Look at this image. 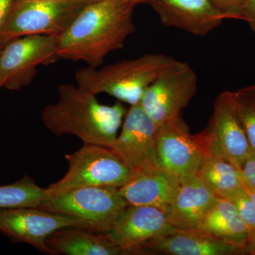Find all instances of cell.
Here are the masks:
<instances>
[{"mask_svg": "<svg viewBox=\"0 0 255 255\" xmlns=\"http://www.w3.org/2000/svg\"><path fill=\"white\" fill-rule=\"evenodd\" d=\"M42 1H77V2H80V1H79V0H42ZM81 4H82V3H81Z\"/></svg>", "mask_w": 255, "mask_h": 255, "instance_id": "d6a6232c", "label": "cell"}, {"mask_svg": "<svg viewBox=\"0 0 255 255\" xmlns=\"http://www.w3.org/2000/svg\"><path fill=\"white\" fill-rule=\"evenodd\" d=\"M16 0H0V40L5 24ZM1 47V45H0Z\"/></svg>", "mask_w": 255, "mask_h": 255, "instance_id": "4316f807", "label": "cell"}, {"mask_svg": "<svg viewBox=\"0 0 255 255\" xmlns=\"http://www.w3.org/2000/svg\"><path fill=\"white\" fill-rule=\"evenodd\" d=\"M58 36L29 35L15 38L0 52V79L3 87L18 90L36 76L37 68L60 59Z\"/></svg>", "mask_w": 255, "mask_h": 255, "instance_id": "9c48e42d", "label": "cell"}, {"mask_svg": "<svg viewBox=\"0 0 255 255\" xmlns=\"http://www.w3.org/2000/svg\"><path fill=\"white\" fill-rule=\"evenodd\" d=\"M145 251L169 255H235L248 254L246 248L233 246L198 229L172 228L145 246Z\"/></svg>", "mask_w": 255, "mask_h": 255, "instance_id": "9a60e30c", "label": "cell"}, {"mask_svg": "<svg viewBox=\"0 0 255 255\" xmlns=\"http://www.w3.org/2000/svg\"><path fill=\"white\" fill-rule=\"evenodd\" d=\"M240 174H241V171H240ZM241 179L242 182V186H243V189L244 190L246 191L247 194H248V196L251 198V201H253V204H254L255 206V189L253 187H251L248 183H247L246 181L244 180L243 177H242L241 174Z\"/></svg>", "mask_w": 255, "mask_h": 255, "instance_id": "83f0119b", "label": "cell"}, {"mask_svg": "<svg viewBox=\"0 0 255 255\" xmlns=\"http://www.w3.org/2000/svg\"><path fill=\"white\" fill-rule=\"evenodd\" d=\"M85 6L77 1L16 0L0 45L4 47L15 38L29 35L60 36Z\"/></svg>", "mask_w": 255, "mask_h": 255, "instance_id": "52a82bcc", "label": "cell"}, {"mask_svg": "<svg viewBox=\"0 0 255 255\" xmlns=\"http://www.w3.org/2000/svg\"><path fill=\"white\" fill-rule=\"evenodd\" d=\"M180 185L177 179L159 169L134 174L119 189L128 205L153 206L166 211Z\"/></svg>", "mask_w": 255, "mask_h": 255, "instance_id": "2e32d148", "label": "cell"}, {"mask_svg": "<svg viewBox=\"0 0 255 255\" xmlns=\"http://www.w3.org/2000/svg\"><path fill=\"white\" fill-rule=\"evenodd\" d=\"M196 176L217 197L228 199L243 188L240 169L214 156H204Z\"/></svg>", "mask_w": 255, "mask_h": 255, "instance_id": "ffe728a7", "label": "cell"}, {"mask_svg": "<svg viewBox=\"0 0 255 255\" xmlns=\"http://www.w3.org/2000/svg\"><path fill=\"white\" fill-rule=\"evenodd\" d=\"M128 205L115 187H82L46 194L40 209L81 220L85 228L107 234Z\"/></svg>", "mask_w": 255, "mask_h": 255, "instance_id": "277c9868", "label": "cell"}, {"mask_svg": "<svg viewBox=\"0 0 255 255\" xmlns=\"http://www.w3.org/2000/svg\"><path fill=\"white\" fill-rule=\"evenodd\" d=\"M1 87H3V82L2 80L0 79V88H1Z\"/></svg>", "mask_w": 255, "mask_h": 255, "instance_id": "836d02e7", "label": "cell"}, {"mask_svg": "<svg viewBox=\"0 0 255 255\" xmlns=\"http://www.w3.org/2000/svg\"><path fill=\"white\" fill-rule=\"evenodd\" d=\"M135 6L121 0H100L85 5L58 36L60 59L82 61L100 68L112 52L122 49L135 31Z\"/></svg>", "mask_w": 255, "mask_h": 255, "instance_id": "6da1fadb", "label": "cell"}, {"mask_svg": "<svg viewBox=\"0 0 255 255\" xmlns=\"http://www.w3.org/2000/svg\"><path fill=\"white\" fill-rule=\"evenodd\" d=\"M240 171L244 180L255 189V155L247 159Z\"/></svg>", "mask_w": 255, "mask_h": 255, "instance_id": "d4e9b609", "label": "cell"}, {"mask_svg": "<svg viewBox=\"0 0 255 255\" xmlns=\"http://www.w3.org/2000/svg\"><path fill=\"white\" fill-rule=\"evenodd\" d=\"M196 229L233 246L247 250L249 231L242 221L236 207L228 199L217 197L203 216Z\"/></svg>", "mask_w": 255, "mask_h": 255, "instance_id": "d6986e66", "label": "cell"}, {"mask_svg": "<svg viewBox=\"0 0 255 255\" xmlns=\"http://www.w3.org/2000/svg\"><path fill=\"white\" fill-rule=\"evenodd\" d=\"M157 127L140 103L130 106L110 147L135 174L160 169L156 154Z\"/></svg>", "mask_w": 255, "mask_h": 255, "instance_id": "8fae6325", "label": "cell"}, {"mask_svg": "<svg viewBox=\"0 0 255 255\" xmlns=\"http://www.w3.org/2000/svg\"><path fill=\"white\" fill-rule=\"evenodd\" d=\"M242 91L246 92V93L250 94L253 96H255V85H251V86L244 87V88L241 89Z\"/></svg>", "mask_w": 255, "mask_h": 255, "instance_id": "4dcf8cb0", "label": "cell"}, {"mask_svg": "<svg viewBox=\"0 0 255 255\" xmlns=\"http://www.w3.org/2000/svg\"><path fill=\"white\" fill-rule=\"evenodd\" d=\"M52 255H127L107 234H100L80 226H66L50 235L46 241Z\"/></svg>", "mask_w": 255, "mask_h": 255, "instance_id": "ac0fdd59", "label": "cell"}, {"mask_svg": "<svg viewBox=\"0 0 255 255\" xmlns=\"http://www.w3.org/2000/svg\"><path fill=\"white\" fill-rule=\"evenodd\" d=\"M68 170L46 194L82 187H122L133 177V171L110 147L84 144L65 156Z\"/></svg>", "mask_w": 255, "mask_h": 255, "instance_id": "8992f818", "label": "cell"}, {"mask_svg": "<svg viewBox=\"0 0 255 255\" xmlns=\"http://www.w3.org/2000/svg\"><path fill=\"white\" fill-rule=\"evenodd\" d=\"M121 1L131 4L132 6H136L137 4H147L150 0H121Z\"/></svg>", "mask_w": 255, "mask_h": 255, "instance_id": "f546056e", "label": "cell"}, {"mask_svg": "<svg viewBox=\"0 0 255 255\" xmlns=\"http://www.w3.org/2000/svg\"><path fill=\"white\" fill-rule=\"evenodd\" d=\"M195 135L204 156L225 159L240 170L255 155L240 117L236 92L226 91L217 96L207 127Z\"/></svg>", "mask_w": 255, "mask_h": 255, "instance_id": "5b68a950", "label": "cell"}, {"mask_svg": "<svg viewBox=\"0 0 255 255\" xmlns=\"http://www.w3.org/2000/svg\"><path fill=\"white\" fill-rule=\"evenodd\" d=\"M66 226L85 228L81 220L38 207L0 209V233L3 236L16 243H26L45 253L52 255L46 245L50 235Z\"/></svg>", "mask_w": 255, "mask_h": 255, "instance_id": "7c38bea8", "label": "cell"}, {"mask_svg": "<svg viewBox=\"0 0 255 255\" xmlns=\"http://www.w3.org/2000/svg\"><path fill=\"white\" fill-rule=\"evenodd\" d=\"M216 199L199 177L191 178L181 184L173 202L166 210L167 221L175 229H196Z\"/></svg>", "mask_w": 255, "mask_h": 255, "instance_id": "e0dca14e", "label": "cell"}, {"mask_svg": "<svg viewBox=\"0 0 255 255\" xmlns=\"http://www.w3.org/2000/svg\"><path fill=\"white\" fill-rule=\"evenodd\" d=\"M248 254L255 255V230L249 234V241L247 246Z\"/></svg>", "mask_w": 255, "mask_h": 255, "instance_id": "f1b7e54d", "label": "cell"}, {"mask_svg": "<svg viewBox=\"0 0 255 255\" xmlns=\"http://www.w3.org/2000/svg\"><path fill=\"white\" fill-rule=\"evenodd\" d=\"M242 20L246 21L255 33V0H248L242 9Z\"/></svg>", "mask_w": 255, "mask_h": 255, "instance_id": "484cf974", "label": "cell"}, {"mask_svg": "<svg viewBox=\"0 0 255 255\" xmlns=\"http://www.w3.org/2000/svg\"><path fill=\"white\" fill-rule=\"evenodd\" d=\"M82 4L87 5L92 4V3L96 2V1H100V0H79Z\"/></svg>", "mask_w": 255, "mask_h": 255, "instance_id": "1f68e13d", "label": "cell"}, {"mask_svg": "<svg viewBox=\"0 0 255 255\" xmlns=\"http://www.w3.org/2000/svg\"><path fill=\"white\" fill-rule=\"evenodd\" d=\"M237 210L238 214L249 231L255 230V206L243 188L228 198Z\"/></svg>", "mask_w": 255, "mask_h": 255, "instance_id": "603a6c76", "label": "cell"}, {"mask_svg": "<svg viewBox=\"0 0 255 255\" xmlns=\"http://www.w3.org/2000/svg\"><path fill=\"white\" fill-rule=\"evenodd\" d=\"M147 4L167 27L204 36L227 19L213 0H150Z\"/></svg>", "mask_w": 255, "mask_h": 255, "instance_id": "5bb4252c", "label": "cell"}, {"mask_svg": "<svg viewBox=\"0 0 255 255\" xmlns=\"http://www.w3.org/2000/svg\"><path fill=\"white\" fill-rule=\"evenodd\" d=\"M197 89L195 71L189 64L174 59L147 87L140 104L159 127L180 117Z\"/></svg>", "mask_w": 255, "mask_h": 255, "instance_id": "ba28073f", "label": "cell"}, {"mask_svg": "<svg viewBox=\"0 0 255 255\" xmlns=\"http://www.w3.org/2000/svg\"><path fill=\"white\" fill-rule=\"evenodd\" d=\"M248 0H213L227 19L242 20V9Z\"/></svg>", "mask_w": 255, "mask_h": 255, "instance_id": "cb8c5ba5", "label": "cell"}, {"mask_svg": "<svg viewBox=\"0 0 255 255\" xmlns=\"http://www.w3.org/2000/svg\"><path fill=\"white\" fill-rule=\"evenodd\" d=\"M156 154L159 167L182 184L195 177L204 153L182 117L157 127Z\"/></svg>", "mask_w": 255, "mask_h": 255, "instance_id": "30bf717a", "label": "cell"}, {"mask_svg": "<svg viewBox=\"0 0 255 255\" xmlns=\"http://www.w3.org/2000/svg\"><path fill=\"white\" fill-rule=\"evenodd\" d=\"M238 112L252 150L255 155V96L236 92Z\"/></svg>", "mask_w": 255, "mask_h": 255, "instance_id": "7402d4cb", "label": "cell"}, {"mask_svg": "<svg viewBox=\"0 0 255 255\" xmlns=\"http://www.w3.org/2000/svg\"><path fill=\"white\" fill-rule=\"evenodd\" d=\"M165 211L150 206L128 205L107 235L127 255L145 253V246L172 229Z\"/></svg>", "mask_w": 255, "mask_h": 255, "instance_id": "4fadbf2b", "label": "cell"}, {"mask_svg": "<svg viewBox=\"0 0 255 255\" xmlns=\"http://www.w3.org/2000/svg\"><path fill=\"white\" fill-rule=\"evenodd\" d=\"M127 109L122 102L109 106L96 95L71 84L58 87V100L41 113L45 127L55 136L73 135L83 144L111 147L118 135Z\"/></svg>", "mask_w": 255, "mask_h": 255, "instance_id": "7a4b0ae2", "label": "cell"}, {"mask_svg": "<svg viewBox=\"0 0 255 255\" xmlns=\"http://www.w3.org/2000/svg\"><path fill=\"white\" fill-rule=\"evenodd\" d=\"M46 195V189L23 176L16 182L0 186V209L39 207Z\"/></svg>", "mask_w": 255, "mask_h": 255, "instance_id": "44dd1931", "label": "cell"}, {"mask_svg": "<svg viewBox=\"0 0 255 255\" xmlns=\"http://www.w3.org/2000/svg\"><path fill=\"white\" fill-rule=\"evenodd\" d=\"M174 58L147 53L101 68L87 66L75 74L77 85L97 96L107 94L130 106L139 104L147 87Z\"/></svg>", "mask_w": 255, "mask_h": 255, "instance_id": "3957f363", "label": "cell"}]
</instances>
